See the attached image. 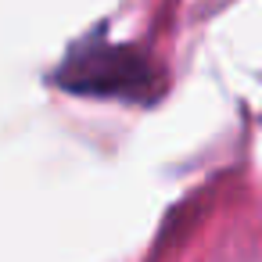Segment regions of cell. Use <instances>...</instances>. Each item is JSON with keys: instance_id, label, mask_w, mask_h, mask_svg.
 Listing matches in <instances>:
<instances>
[{"instance_id": "obj_1", "label": "cell", "mask_w": 262, "mask_h": 262, "mask_svg": "<svg viewBox=\"0 0 262 262\" xmlns=\"http://www.w3.org/2000/svg\"><path fill=\"white\" fill-rule=\"evenodd\" d=\"M54 79L79 97H108L133 104H151L165 90V76L155 58H147L140 47L115 43L104 33H90L72 43Z\"/></svg>"}]
</instances>
